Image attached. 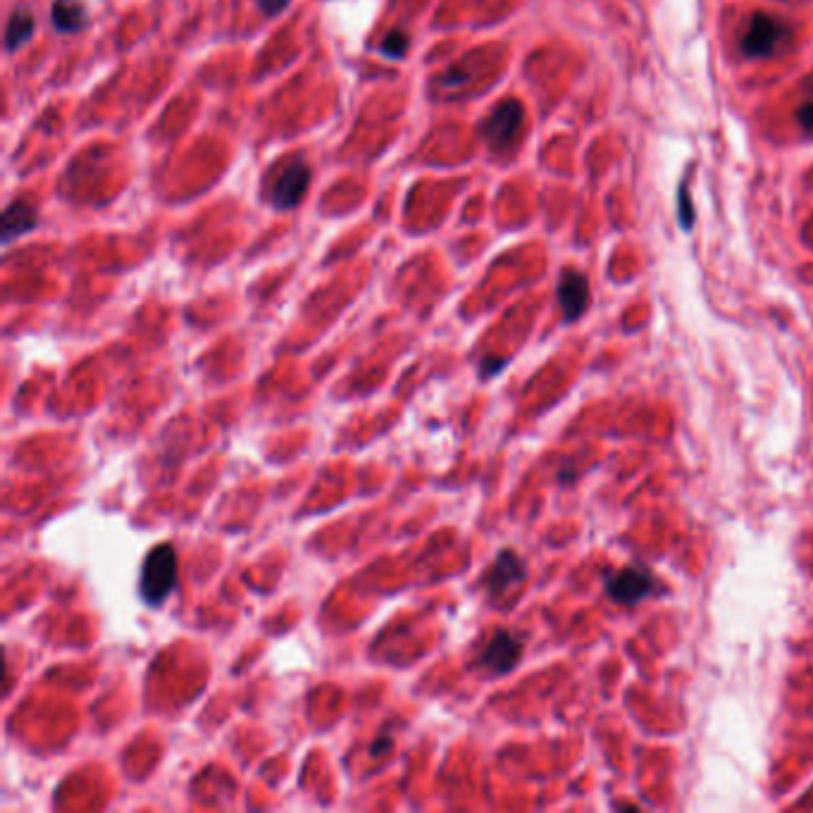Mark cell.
Listing matches in <instances>:
<instances>
[{"label":"cell","instance_id":"cell-1","mask_svg":"<svg viewBox=\"0 0 813 813\" xmlns=\"http://www.w3.org/2000/svg\"><path fill=\"white\" fill-rule=\"evenodd\" d=\"M310 179H313V170H310L308 160L301 153L291 155V158L282 160L277 170L272 172L268 186H265L263 198L265 203L277 213H287L301 206L310 189Z\"/></svg>","mask_w":813,"mask_h":813},{"label":"cell","instance_id":"cell-2","mask_svg":"<svg viewBox=\"0 0 813 813\" xmlns=\"http://www.w3.org/2000/svg\"><path fill=\"white\" fill-rule=\"evenodd\" d=\"M179 558L172 544H158L148 551L139 575V594L148 606H160L177 585Z\"/></svg>","mask_w":813,"mask_h":813},{"label":"cell","instance_id":"cell-3","mask_svg":"<svg viewBox=\"0 0 813 813\" xmlns=\"http://www.w3.org/2000/svg\"><path fill=\"white\" fill-rule=\"evenodd\" d=\"M525 124V110L518 98H506L482 122L480 134L494 153H504L518 141Z\"/></svg>","mask_w":813,"mask_h":813},{"label":"cell","instance_id":"cell-4","mask_svg":"<svg viewBox=\"0 0 813 813\" xmlns=\"http://www.w3.org/2000/svg\"><path fill=\"white\" fill-rule=\"evenodd\" d=\"M787 39V27L768 12H756L742 31L740 48L747 58H768Z\"/></svg>","mask_w":813,"mask_h":813},{"label":"cell","instance_id":"cell-5","mask_svg":"<svg viewBox=\"0 0 813 813\" xmlns=\"http://www.w3.org/2000/svg\"><path fill=\"white\" fill-rule=\"evenodd\" d=\"M656 592V580L644 566H630L606 577V594L616 604L635 606Z\"/></svg>","mask_w":813,"mask_h":813},{"label":"cell","instance_id":"cell-6","mask_svg":"<svg viewBox=\"0 0 813 813\" xmlns=\"http://www.w3.org/2000/svg\"><path fill=\"white\" fill-rule=\"evenodd\" d=\"M520 656H523V642L508 630H496L492 639L484 644L480 654V666L489 670L492 675H506L518 666Z\"/></svg>","mask_w":813,"mask_h":813},{"label":"cell","instance_id":"cell-7","mask_svg":"<svg viewBox=\"0 0 813 813\" xmlns=\"http://www.w3.org/2000/svg\"><path fill=\"white\" fill-rule=\"evenodd\" d=\"M558 303H561L566 322H575L585 313L589 306V282L582 272H561V279H558Z\"/></svg>","mask_w":813,"mask_h":813},{"label":"cell","instance_id":"cell-8","mask_svg":"<svg viewBox=\"0 0 813 813\" xmlns=\"http://www.w3.org/2000/svg\"><path fill=\"white\" fill-rule=\"evenodd\" d=\"M525 575H527V570H525V563L520 561V556L513 554V551H501L487 573L489 594H492L494 599L501 597V594H506L508 589L520 585V582L525 580Z\"/></svg>","mask_w":813,"mask_h":813},{"label":"cell","instance_id":"cell-9","mask_svg":"<svg viewBox=\"0 0 813 813\" xmlns=\"http://www.w3.org/2000/svg\"><path fill=\"white\" fill-rule=\"evenodd\" d=\"M36 225H39V215H36L34 206L27 201H12L10 206L3 210V229H0V241L8 246L10 241L20 239V237H24V234H29L31 229H36Z\"/></svg>","mask_w":813,"mask_h":813},{"label":"cell","instance_id":"cell-10","mask_svg":"<svg viewBox=\"0 0 813 813\" xmlns=\"http://www.w3.org/2000/svg\"><path fill=\"white\" fill-rule=\"evenodd\" d=\"M51 22L58 34H79L89 27V12L74 0H55L51 8Z\"/></svg>","mask_w":813,"mask_h":813},{"label":"cell","instance_id":"cell-11","mask_svg":"<svg viewBox=\"0 0 813 813\" xmlns=\"http://www.w3.org/2000/svg\"><path fill=\"white\" fill-rule=\"evenodd\" d=\"M34 31L36 20L27 5H20V8L12 10L8 24H5V53L12 55L15 51H20L22 46H27Z\"/></svg>","mask_w":813,"mask_h":813},{"label":"cell","instance_id":"cell-12","mask_svg":"<svg viewBox=\"0 0 813 813\" xmlns=\"http://www.w3.org/2000/svg\"><path fill=\"white\" fill-rule=\"evenodd\" d=\"M411 51V36L406 29H392L380 43V53L389 60H403Z\"/></svg>","mask_w":813,"mask_h":813},{"label":"cell","instance_id":"cell-13","mask_svg":"<svg viewBox=\"0 0 813 813\" xmlns=\"http://www.w3.org/2000/svg\"><path fill=\"white\" fill-rule=\"evenodd\" d=\"M289 3H291V0H258V8L265 17H270V20H272V17L282 15V12L289 8Z\"/></svg>","mask_w":813,"mask_h":813},{"label":"cell","instance_id":"cell-14","mask_svg":"<svg viewBox=\"0 0 813 813\" xmlns=\"http://www.w3.org/2000/svg\"><path fill=\"white\" fill-rule=\"evenodd\" d=\"M692 220H694V215H692V208H690V196H687L685 184H682V189H680V222H682V227L690 229Z\"/></svg>","mask_w":813,"mask_h":813},{"label":"cell","instance_id":"cell-15","mask_svg":"<svg viewBox=\"0 0 813 813\" xmlns=\"http://www.w3.org/2000/svg\"><path fill=\"white\" fill-rule=\"evenodd\" d=\"M797 120L802 124V129L809 136H813V101H806L802 108L797 110Z\"/></svg>","mask_w":813,"mask_h":813}]
</instances>
